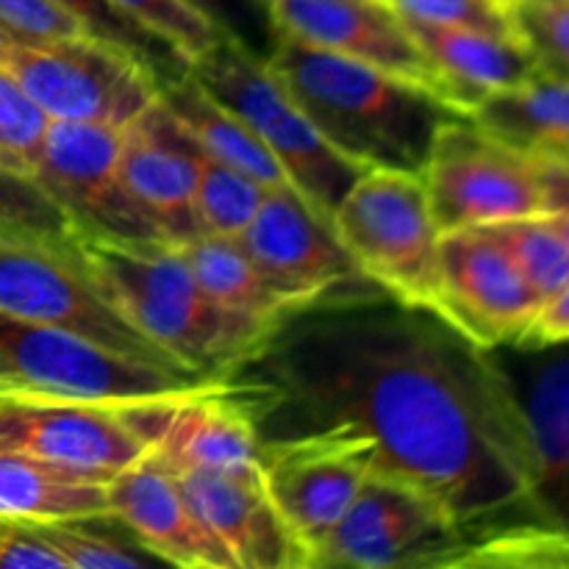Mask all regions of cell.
Here are the masks:
<instances>
[{"label": "cell", "instance_id": "8d00e7d4", "mask_svg": "<svg viewBox=\"0 0 569 569\" xmlns=\"http://www.w3.org/2000/svg\"><path fill=\"white\" fill-rule=\"evenodd\" d=\"M0 569H67L37 522H11L0 545Z\"/></svg>", "mask_w": 569, "mask_h": 569}, {"label": "cell", "instance_id": "836d02e7", "mask_svg": "<svg viewBox=\"0 0 569 569\" xmlns=\"http://www.w3.org/2000/svg\"><path fill=\"white\" fill-rule=\"evenodd\" d=\"M406 20L448 28L517 33L511 0H383Z\"/></svg>", "mask_w": 569, "mask_h": 569}, {"label": "cell", "instance_id": "3957f363", "mask_svg": "<svg viewBox=\"0 0 569 569\" xmlns=\"http://www.w3.org/2000/svg\"><path fill=\"white\" fill-rule=\"evenodd\" d=\"M264 61L331 148L361 170L422 176L437 131L461 117L417 83L298 39L278 37Z\"/></svg>", "mask_w": 569, "mask_h": 569}, {"label": "cell", "instance_id": "30bf717a", "mask_svg": "<svg viewBox=\"0 0 569 569\" xmlns=\"http://www.w3.org/2000/svg\"><path fill=\"white\" fill-rule=\"evenodd\" d=\"M422 181L442 233L548 211L533 161L489 137L467 114L439 128Z\"/></svg>", "mask_w": 569, "mask_h": 569}, {"label": "cell", "instance_id": "f1b7e54d", "mask_svg": "<svg viewBox=\"0 0 569 569\" xmlns=\"http://www.w3.org/2000/svg\"><path fill=\"white\" fill-rule=\"evenodd\" d=\"M0 237L76 248L81 231L31 176L0 167Z\"/></svg>", "mask_w": 569, "mask_h": 569}, {"label": "cell", "instance_id": "2e32d148", "mask_svg": "<svg viewBox=\"0 0 569 569\" xmlns=\"http://www.w3.org/2000/svg\"><path fill=\"white\" fill-rule=\"evenodd\" d=\"M270 14L278 37L356 59L442 98L431 59L383 0H270Z\"/></svg>", "mask_w": 569, "mask_h": 569}, {"label": "cell", "instance_id": "ba28073f", "mask_svg": "<svg viewBox=\"0 0 569 569\" xmlns=\"http://www.w3.org/2000/svg\"><path fill=\"white\" fill-rule=\"evenodd\" d=\"M465 531L448 509L395 472L376 470L333 531L311 550V569H450Z\"/></svg>", "mask_w": 569, "mask_h": 569}, {"label": "cell", "instance_id": "f35d334b", "mask_svg": "<svg viewBox=\"0 0 569 569\" xmlns=\"http://www.w3.org/2000/svg\"><path fill=\"white\" fill-rule=\"evenodd\" d=\"M531 159V156H528ZM539 172V181L545 189V203L548 211L569 209V161L556 159H531Z\"/></svg>", "mask_w": 569, "mask_h": 569}, {"label": "cell", "instance_id": "7402d4cb", "mask_svg": "<svg viewBox=\"0 0 569 569\" xmlns=\"http://www.w3.org/2000/svg\"><path fill=\"white\" fill-rule=\"evenodd\" d=\"M159 100L206 153L217 156L267 189L289 183L276 156L250 131L248 122L220 103L192 72L161 83Z\"/></svg>", "mask_w": 569, "mask_h": 569}, {"label": "cell", "instance_id": "d6986e66", "mask_svg": "<svg viewBox=\"0 0 569 569\" xmlns=\"http://www.w3.org/2000/svg\"><path fill=\"white\" fill-rule=\"evenodd\" d=\"M109 515L133 533L161 565L237 569L231 553L200 526L178 478L153 450L106 483Z\"/></svg>", "mask_w": 569, "mask_h": 569}, {"label": "cell", "instance_id": "ab89813d", "mask_svg": "<svg viewBox=\"0 0 569 569\" xmlns=\"http://www.w3.org/2000/svg\"><path fill=\"white\" fill-rule=\"evenodd\" d=\"M545 217L550 220V226L556 228L565 244L569 248V209H553V211H545Z\"/></svg>", "mask_w": 569, "mask_h": 569}, {"label": "cell", "instance_id": "44dd1931", "mask_svg": "<svg viewBox=\"0 0 569 569\" xmlns=\"http://www.w3.org/2000/svg\"><path fill=\"white\" fill-rule=\"evenodd\" d=\"M470 117L517 153L569 161V81L539 72L520 87L489 94Z\"/></svg>", "mask_w": 569, "mask_h": 569}, {"label": "cell", "instance_id": "5bb4252c", "mask_svg": "<svg viewBox=\"0 0 569 569\" xmlns=\"http://www.w3.org/2000/svg\"><path fill=\"white\" fill-rule=\"evenodd\" d=\"M120 142L109 122L50 120L31 178L83 237L161 239L122 187Z\"/></svg>", "mask_w": 569, "mask_h": 569}, {"label": "cell", "instance_id": "4fadbf2b", "mask_svg": "<svg viewBox=\"0 0 569 569\" xmlns=\"http://www.w3.org/2000/svg\"><path fill=\"white\" fill-rule=\"evenodd\" d=\"M0 450L109 483L150 450L131 406L0 395Z\"/></svg>", "mask_w": 569, "mask_h": 569}, {"label": "cell", "instance_id": "83f0119b", "mask_svg": "<svg viewBox=\"0 0 569 569\" xmlns=\"http://www.w3.org/2000/svg\"><path fill=\"white\" fill-rule=\"evenodd\" d=\"M264 194L267 187H261L259 181H253L244 172L233 170L231 164L220 161L217 156L206 153L198 144L194 206H198L200 231L239 239L256 217V211H259Z\"/></svg>", "mask_w": 569, "mask_h": 569}, {"label": "cell", "instance_id": "f546056e", "mask_svg": "<svg viewBox=\"0 0 569 569\" xmlns=\"http://www.w3.org/2000/svg\"><path fill=\"white\" fill-rule=\"evenodd\" d=\"M37 526L67 561V569H133L159 561L139 539L126 542V539L89 528V517L37 522Z\"/></svg>", "mask_w": 569, "mask_h": 569}, {"label": "cell", "instance_id": "8992f818", "mask_svg": "<svg viewBox=\"0 0 569 569\" xmlns=\"http://www.w3.org/2000/svg\"><path fill=\"white\" fill-rule=\"evenodd\" d=\"M367 281L411 309H433L439 231L420 172L365 170L331 217Z\"/></svg>", "mask_w": 569, "mask_h": 569}, {"label": "cell", "instance_id": "9c48e42d", "mask_svg": "<svg viewBox=\"0 0 569 569\" xmlns=\"http://www.w3.org/2000/svg\"><path fill=\"white\" fill-rule=\"evenodd\" d=\"M239 242L292 315L387 295L356 267L331 220L289 183L267 189Z\"/></svg>", "mask_w": 569, "mask_h": 569}, {"label": "cell", "instance_id": "d590c367", "mask_svg": "<svg viewBox=\"0 0 569 569\" xmlns=\"http://www.w3.org/2000/svg\"><path fill=\"white\" fill-rule=\"evenodd\" d=\"M0 28L22 37H81L83 28L50 0H0ZM87 37V33H83Z\"/></svg>", "mask_w": 569, "mask_h": 569}, {"label": "cell", "instance_id": "5b68a950", "mask_svg": "<svg viewBox=\"0 0 569 569\" xmlns=\"http://www.w3.org/2000/svg\"><path fill=\"white\" fill-rule=\"evenodd\" d=\"M206 383L217 381L148 365L67 328L0 311V395L133 406Z\"/></svg>", "mask_w": 569, "mask_h": 569}, {"label": "cell", "instance_id": "ac0fdd59", "mask_svg": "<svg viewBox=\"0 0 569 569\" xmlns=\"http://www.w3.org/2000/svg\"><path fill=\"white\" fill-rule=\"evenodd\" d=\"M120 178L139 214L164 242L198 237V144L159 98L122 126Z\"/></svg>", "mask_w": 569, "mask_h": 569}, {"label": "cell", "instance_id": "74e56055", "mask_svg": "<svg viewBox=\"0 0 569 569\" xmlns=\"http://www.w3.org/2000/svg\"><path fill=\"white\" fill-rule=\"evenodd\" d=\"M569 345V283L553 298L539 306L537 317L528 326L526 337L520 339L517 348L526 350H548V348H567Z\"/></svg>", "mask_w": 569, "mask_h": 569}, {"label": "cell", "instance_id": "484cf974", "mask_svg": "<svg viewBox=\"0 0 569 569\" xmlns=\"http://www.w3.org/2000/svg\"><path fill=\"white\" fill-rule=\"evenodd\" d=\"M50 3L70 14L87 37L133 56L159 81V87L189 72V61L167 39L156 37L114 0H50Z\"/></svg>", "mask_w": 569, "mask_h": 569}, {"label": "cell", "instance_id": "6da1fadb", "mask_svg": "<svg viewBox=\"0 0 569 569\" xmlns=\"http://www.w3.org/2000/svg\"><path fill=\"white\" fill-rule=\"evenodd\" d=\"M253 361L270 370L264 392L311 428L370 437L376 467L431 492L465 542L556 528L515 381L431 311L387 295L300 311Z\"/></svg>", "mask_w": 569, "mask_h": 569}, {"label": "cell", "instance_id": "d6a6232c", "mask_svg": "<svg viewBox=\"0 0 569 569\" xmlns=\"http://www.w3.org/2000/svg\"><path fill=\"white\" fill-rule=\"evenodd\" d=\"M511 14L542 72L569 81V0H511Z\"/></svg>", "mask_w": 569, "mask_h": 569}, {"label": "cell", "instance_id": "7c38bea8", "mask_svg": "<svg viewBox=\"0 0 569 569\" xmlns=\"http://www.w3.org/2000/svg\"><path fill=\"white\" fill-rule=\"evenodd\" d=\"M376 442L350 426L264 439L261 472L289 531L309 550L333 531L376 470Z\"/></svg>", "mask_w": 569, "mask_h": 569}, {"label": "cell", "instance_id": "52a82bcc", "mask_svg": "<svg viewBox=\"0 0 569 569\" xmlns=\"http://www.w3.org/2000/svg\"><path fill=\"white\" fill-rule=\"evenodd\" d=\"M0 67L50 120L122 128L159 98V81L133 56L83 33L22 37L0 28Z\"/></svg>", "mask_w": 569, "mask_h": 569}, {"label": "cell", "instance_id": "e575fe53", "mask_svg": "<svg viewBox=\"0 0 569 569\" xmlns=\"http://www.w3.org/2000/svg\"><path fill=\"white\" fill-rule=\"evenodd\" d=\"M183 3L200 11L209 22H214L222 37L244 44L261 59H267L278 44L270 0H183Z\"/></svg>", "mask_w": 569, "mask_h": 569}, {"label": "cell", "instance_id": "603a6c76", "mask_svg": "<svg viewBox=\"0 0 569 569\" xmlns=\"http://www.w3.org/2000/svg\"><path fill=\"white\" fill-rule=\"evenodd\" d=\"M539 465V498L550 522L569 533V350L537 367L517 389Z\"/></svg>", "mask_w": 569, "mask_h": 569}, {"label": "cell", "instance_id": "d4e9b609", "mask_svg": "<svg viewBox=\"0 0 569 569\" xmlns=\"http://www.w3.org/2000/svg\"><path fill=\"white\" fill-rule=\"evenodd\" d=\"M109 515L106 483L0 450V520L56 522Z\"/></svg>", "mask_w": 569, "mask_h": 569}, {"label": "cell", "instance_id": "7a4b0ae2", "mask_svg": "<svg viewBox=\"0 0 569 569\" xmlns=\"http://www.w3.org/2000/svg\"><path fill=\"white\" fill-rule=\"evenodd\" d=\"M76 259L117 315L203 381H228L272 339L267 328L211 303L176 242L81 233Z\"/></svg>", "mask_w": 569, "mask_h": 569}, {"label": "cell", "instance_id": "4dcf8cb0", "mask_svg": "<svg viewBox=\"0 0 569 569\" xmlns=\"http://www.w3.org/2000/svg\"><path fill=\"white\" fill-rule=\"evenodd\" d=\"M50 117L0 67V167L33 176Z\"/></svg>", "mask_w": 569, "mask_h": 569}, {"label": "cell", "instance_id": "cb8c5ba5", "mask_svg": "<svg viewBox=\"0 0 569 569\" xmlns=\"http://www.w3.org/2000/svg\"><path fill=\"white\" fill-rule=\"evenodd\" d=\"M211 303L276 333L292 317L289 306L261 278L239 239L198 233L178 244Z\"/></svg>", "mask_w": 569, "mask_h": 569}, {"label": "cell", "instance_id": "277c9868", "mask_svg": "<svg viewBox=\"0 0 569 569\" xmlns=\"http://www.w3.org/2000/svg\"><path fill=\"white\" fill-rule=\"evenodd\" d=\"M189 72L248 122L250 131L276 156L295 192L331 220L365 170L331 148L298 100L272 76L267 61L244 44L222 37L189 64Z\"/></svg>", "mask_w": 569, "mask_h": 569}, {"label": "cell", "instance_id": "e0dca14e", "mask_svg": "<svg viewBox=\"0 0 569 569\" xmlns=\"http://www.w3.org/2000/svg\"><path fill=\"white\" fill-rule=\"evenodd\" d=\"M172 472L189 509L231 553L237 569H309V550L272 503L261 465Z\"/></svg>", "mask_w": 569, "mask_h": 569}, {"label": "cell", "instance_id": "1f68e13d", "mask_svg": "<svg viewBox=\"0 0 569 569\" xmlns=\"http://www.w3.org/2000/svg\"><path fill=\"white\" fill-rule=\"evenodd\" d=\"M114 3L144 28H150L156 37L167 39L189 64L222 39L214 22L206 20L183 0H114Z\"/></svg>", "mask_w": 569, "mask_h": 569}, {"label": "cell", "instance_id": "60d3db41", "mask_svg": "<svg viewBox=\"0 0 569 569\" xmlns=\"http://www.w3.org/2000/svg\"><path fill=\"white\" fill-rule=\"evenodd\" d=\"M9 526H11V520H0V545H3V537H6V531H9Z\"/></svg>", "mask_w": 569, "mask_h": 569}, {"label": "cell", "instance_id": "9a60e30c", "mask_svg": "<svg viewBox=\"0 0 569 569\" xmlns=\"http://www.w3.org/2000/svg\"><path fill=\"white\" fill-rule=\"evenodd\" d=\"M539 306L542 300L483 228L442 233L431 315L453 331L483 350L517 348Z\"/></svg>", "mask_w": 569, "mask_h": 569}, {"label": "cell", "instance_id": "8fae6325", "mask_svg": "<svg viewBox=\"0 0 569 569\" xmlns=\"http://www.w3.org/2000/svg\"><path fill=\"white\" fill-rule=\"evenodd\" d=\"M0 311L67 328L131 359L187 372L117 315L81 270L76 248L0 237Z\"/></svg>", "mask_w": 569, "mask_h": 569}, {"label": "cell", "instance_id": "4316f807", "mask_svg": "<svg viewBox=\"0 0 569 569\" xmlns=\"http://www.w3.org/2000/svg\"><path fill=\"white\" fill-rule=\"evenodd\" d=\"M520 270L539 300H550L569 283V248L545 214L481 226Z\"/></svg>", "mask_w": 569, "mask_h": 569}, {"label": "cell", "instance_id": "ffe728a7", "mask_svg": "<svg viewBox=\"0 0 569 569\" xmlns=\"http://www.w3.org/2000/svg\"><path fill=\"white\" fill-rule=\"evenodd\" d=\"M442 81L445 103L470 117L489 94L520 87L542 72L520 33L448 28L406 20Z\"/></svg>", "mask_w": 569, "mask_h": 569}]
</instances>
